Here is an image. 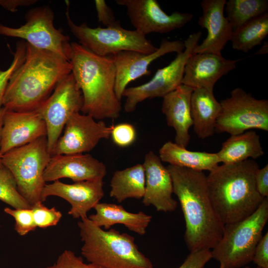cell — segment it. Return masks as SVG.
<instances>
[{"instance_id":"6da1fadb","label":"cell","mask_w":268,"mask_h":268,"mask_svg":"<svg viewBox=\"0 0 268 268\" xmlns=\"http://www.w3.org/2000/svg\"><path fill=\"white\" fill-rule=\"evenodd\" d=\"M184 214V240L190 252L213 249L223 235L224 224L210 201L203 171L169 165L166 167Z\"/></svg>"},{"instance_id":"7a4b0ae2","label":"cell","mask_w":268,"mask_h":268,"mask_svg":"<svg viewBox=\"0 0 268 268\" xmlns=\"http://www.w3.org/2000/svg\"><path fill=\"white\" fill-rule=\"evenodd\" d=\"M71 72L70 61L26 42L25 59L8 81L2 107L15 112L35 110Z\"/></svg>"},{"instance_id":"3957f363","label":"cell","mask_w":268,"mask_h":268,"mask_svg":"<svg viewBox=\"0 0 268 268\" xmlns=\"http://www.w3.org/2000/svg\"><path fill=\"white\" fill-rule=\"evenodd\" d=\"M259 168L257 162L249 159L218 165L206 176L210 201L224 225L246 218L262 202L264 198L255 184L256 173Z\"/></svg>"},{"instance_id":"277c9868","label":"cell","mask_w":268,"mask_h":268,"mask_svg":"<svg viewBox=\"0 0 268 268\" xmlns=\"http://www.w3.org/2000/svg\"><path fill=\"white\" fill-rule=\"evenodd\" d=\"M71 45V73L83 97L80 111L95 120L118 118L122 106L115 92L113 56L97 55L76 42Z\"/></svg>"},{"instance_id":"5b68a950","label":"cell","mask_w":268,"mask_h":268,"mask_svg":"<svg viewBox=\"0 0 268 268\" xmlns=\"http://www.w3.org/2000/svg\"><path fill=\"white\" fill-rule=\"evenodd\" d=\"M77 225L83 242L81 255L90 263L103 268H153L132 236L114 228L103 229L88 217Z\"/></svg>"},{"instance_id":"8992f818","label":"cell","mask_w":268,"mask_h":268,"mask_svg":"<svg viewBox=\"0 0 268 268\" xmlns=\"http://www.w3.org/2000/svg\"><path fill=\"white\" fill-rule=\"evenodd\" d=\"M268 219V198L240 221L224 225L223 235L211 251L212 258L225 268H239L252 262L256 247Z\"/></svg>"},{"instance_id":"52a82bcc","label":"cell","mask_w":268,"mask_h":268,"mask_svg":"<svg viewBox=\"0 0 268 268\" xmlns=\"http://www.w3.org/2000/svg\"><path fill=\"white\" fill-rule=\"evenodd\" d=\"M51 157L47 136L12 149L2 155L3 166L11 173L19 193L31 207L42 202L41 194L46 184L44 172Z\"/></svg>"},{"instance_id":"ba28073f","label":"cell","mask_w":268,"mask_h":268,"mask_svg":"<svg viewBox=\"0 0 268 268\" xmlns=\"http://www.w3.org/2000/svg\"><path fill=\"white\" fill-rule=\"evenodd\" d=\"M66 12L68 27L79 44L101 56H112L121 51H133L151 54L158 48L137 31L124 28L118 21L116 24L102 28H91L83 22L76 24L71 19L69 4Z\"/></svg>"},{"instance_id":"9c48e42d","label":"cell","mask_w":268,"mask_h":268,"mask_svg":"<svg viewBox=\"0 0 268 268\" xmlns=\"http://www.w3.org/2000/svg\"><path fill=\"white\" fill-rule=\"evenodd\" d=\"M54 13L48 5L33 8L25 15V23L17 28L0 24V35L19 38L33 47L54 53L70 61L69 37L54 24Z\"/></svg>"},{"instance_id":"30bf717a","label":"cell","mask_w":268,"mask_h":268,"mask_svg":"<svg viewBox=\"0 0 268 268\" xmlns=\"http://www.w3.org/2000/svg\"><path fill=\"white\" fill-rule=\"evenodd\" d=\"M220 103L215 132L234 135L253 129L268 131V100L257 99L238 87Z\"/></svg>"},{"instance_id":"8fae6325","label":"cell","mask_w":268,"mask_h":268,"mask_svg":"<svg viewBox=\"0 0 268 268\" xmlns=\"http://www.w3.org/2000/svg\"><path fill=\"white\" fill-rule=\"evenodd\" d=\"M201 31L190 34L184 41L185 49L167 66L157 69L148 82L136 86L127 88L123 97H126L124 110L134 111L137 105L147 99L163 97L182 84L187 62L200 39Z\"/></svg>"},{"instance_id":"7c38bea8","label":"cell","mask_w":268,"mask_h":268,"mask_svg":"<svg viewBox=\"0 0 268 268\" xmlns=\"http://www.w3.org/2000/svg\"><path fill=\"white\" fill-rule=\"evenodd\" d=\"M82 105L81 92L71 72L35 110L45 122L48 147L51 156L67 122L72 115L81 111Z\"/></svg>"},{"instance_id":"4fadbf2b","label":"cell","mask_w":268,"mask_h":268,"mask_svg":"<svg viewBox=\"0 0 268 268\" xmlns=\"http://www.w3.org/2000/svg\"><path fill=\"white\" fill-rule=\"evenodd\" d=\"M113 125L97 122L90 115L77 112L67 122L63 135L58 140L52 156L83 153L91 151L102 139L111 136Z\"/></svg>"},{"instance_id":"5bb4252c","label":"cell","mask_w":268,"mask_h":268,"mask_svg":"<svg viewBox=\"0 0 268 268\" xmlns=\"http://www.w3.org/2000/svg\"><path fill=\"white\" fill-rule=\"evenodd\" d=\"M127 8V13L135 30L145 36L151 33H166L190 22L192 13L175 11L165 13L156 0H116Z\"/></svg>"},{"instance_id":"9a60e30c","label":"cell","mask_w":268,"mask_h":268,"mask_svg":"<svg viewBox=\"0 0 268 268\" xmlns=\"http://www.w3.org/2000/svg\"><path fill=\"white\" fill-rule=\"evenodd\" d=\"M185 49L184 41L163 39L157 50L151 54L124 51L112 55L115 67V92L121 101L128 84L151 71L148 67L157 59L169 53H180Z\"/></svg>"},{"instance_id":"2e32d148","label":"cell","mask_w":268,"mask_h":268,"mask_svg":"<svg viewBox=\"0 0 268 268\" xmlns=\"http://www.w3.org/2000/svg\"><path fill=\"white\" fill-rule=\"evenodd\" d=\"M102 179L65 184L59 180L45 184L41 194L43 202L50 196H56L67 201L71 205L68 214L73 218L81 219L87 217V212L104 196Z\"/></svg>"},{"instance_id":"e0dca14e","label":"cell","mask_w":268,"mask_h":268,"mask_svg":"<svg viewBox=\"0 0 268 268\" xmlns=\"http://www.w3.org/2000/svg\"><path fill=\"white\" fill-rule=\"evenodd\" d=\"M43 136H47L46 125L36 110H5L0 140V151L2 154Z\"/></svg>"},{"instance_id":"ac0fdd59","label":"cell","mask_w":268,"mask_h":268,"mask_svg":"<svg viewBox=\"0 0 268 268\" xmlns=\"http://www.w3.org/2000/svg\"><path fill=\"white\" fill-rule=\"evenodd\" d=\"M145 172V191L142 202L152 205L158 211L175 210L178 202L172 198L173 184L171 175L159 156L153 151L147 153L142 164Z\"/></svg>"},{"instance_id":"d6986e66","label":"cell","mask_w":268,"mask_h":268,"mask_svg":"<svg viewBox=\"0 0 268 268\" xmlns=\"http://www.w3.org/2000/svg\"><path fill=\"white\" fill-rule=\"evenodd\" d=\"M102 162L89 154L55 155L44 172L45 182L68 178L74 182L102 179L107 174Z\"/></svg>"},{"instance_id":"ffe728a7","label":"cell","mask_w":268,"mask_h":268,"mask_svg":"<svg viewBox=\"0 0 268 268\" xmlns=\"http://www.w3.org/2000/svg\"><path fill=\"white\" fill-rule=\"evenodd\" d=\"M225 0H203L201 3L202 15L198 23L207 30V36L193 53H207L221 55L227 43L231 41L233 29L224 14Z\"/></svg>"},{"instance_id":"44dd1931","label":"cell","mask_w":268,"mask_h":268,"mask_svg":"<svg viewBox=\"0 0 268 268\" xmlns=\"http://www.w3.org/2000/svg\"><path fill=\"white\" fill-rule=\"evenodd\" d=\"M237 61L221 55L192 53L185 67L182 84L193 90L202 88L213 91L217 80L235 68Z\"/></svg>"},{"instance_id":"7402d4cb","label":"cell","mask_w":268,"mask_h":268,"mask_svg":"<svg viewBox=\"0 0 268 268\" xmlns=\"http://www.w3.org/2000/svg\"><path fill=\"white\" fill-rule=\"evenodd\" d=\"M193 89L181 84L163 97L162 112L167 125L175 131V143L187 148L191 139L189 130L193 126L190 101Z\"/></svg>"},{"instance_id":"603a6c76","label":"cell","mask_w":268,"mask_h":268,"mask_svg":"<svg viewBox=\"0 0 268 268\" xmlns=\"http://www.w3.org/2000/svg\"><path fill=\"white\" fill-rule=\"evenodd\" d=\"M96 213L88 218L95 225L108 230L116 224L124 225L129 230L140 235H144L152 216L142 211L132 213L122 205L99 202L93 208Z\"/></svg>"},{"instance_id":"cb8c5ba5","label":"cell","mask_w":268,"mask_h":268,"mask_svg":"<svg viewBox=\"0 0 268 268\" xmlns=\"http://www.w3.org/2000/svg\"><path fill=\"white\" fill-rule=\"evenodd\" d=\"M194 131L197 136L205 139L213 135L221 104L215 98L213 91L205 88L193 90L190 101Z\"/></svg>"},{"instance_id":"d4e9b609","label":"cell","mask_w":268,"mask_h":268,"mask_svg":"<svg viewBox=\"0 0 268 268\" xmlns=\"http://www.w3.org/2000/svg\"><path fill=\"white\" fill-rule=\"evenodd\" d=\"M159 157L169 165L200 171L209 172L220 163L216 153L190 151L171 141L161 147Z\"/></svg>"},{"instance_id":"484cf974","label":"cell","mask_w":268,"mask_h":268,"mask_svg":"<svg viewBox=\"0 0 268 268\" xmlns=\"http://www.w3.org/2000/svg\"><path fill=\"white\" fill-rule=\"evenodd\" d=\"M219 162L230 164L247 159H257L264 154L260 136L254 130L231 135L222 143L221 148L216 153Z\"/></svg>"},{"instance_id":"4316f807","label":"cell","mask_w":268,"mask_h":268,"mask_svg":"<svg viewBox=\"0 0 268 268\" xmlns=\"http://www.w3.org/2000/svg\"><path fill=\"white\" fill-rule=\"evenodd\" d=\"M110 186V196L118 202L131 198L142 199L145 191V172L142 164L115 171Z\"/></svg>"},{"instance_id":"83f0119b","label":"cell","mask_w":268,"mask_h":268,"mask_svg":"<svg viewBox=\"0 0 268 268\" xmlns=\"http://www.w3.org/2000/svg\"><path fill=\"white\" fill-rule=\"evenodd\" d=\"M268 34V12L246 23L233 31L232 48L247 53L261 44Z\"/></svg>"},{"instance_id":"f1b7e54d","label":"cell","mask_w":268,"mask_h":268,"mask_svg":"<svg viewBox=\"0 0 268 268\" xmlns=\"http://www.w3.org/2000/svg\"><path fill=\"white\" fill-rule=\"evenodd\" d=\"M224 9L233 32L243 25L268 12L267 0H229Z\"/></svg>"},{"instance_id":"f546056e","label":"cell","mask_w":268,"mask_h":268,"mask_svg":"<svg viewBox=\"0 0 268 268\" xmlns=\"http://www.w3.org/2000/svg\"><path fill=\"white\" fill-rule=\"evenodd\" d=\"M0 200L13 208H31L19 193L13 176L3 166L0 167Z\"/></svg>"},{"instance_id":"4dcf8cb0","label":"cell","mask_w":268,"mask_h":268,"mask_svg":"<svg viewBox=\"0 0 268 268\" xmlns=\"http://www.w3.org/2000/svg\"><path fill=\"white\" fill-rule=\"evenodd\" d=\"M31 209L37 227L46 228L56 226L62 217V213L55 207L48 208L41 201L33 205Z\"/></svg>"},{"instance_id":"1f68e13d","label":"cell","mask_w":268,"mask_h":268,"mask_svg":"<svg viewBox=\"0 0 268 268\" xmlns=\"http://www.w3.org/2000/svg\"><path fill=\"white\" fill-rule=\"evenodd\" d=\"M4 211L15 220L14 229L21 236H24L37 228L31 208H10L5 207Z\"/></svg>"},{"instance_id":"d6a6232c","label":"cell","mask_w":268,"mask_h":268,"mask_svg":"<svg viewBox=\"0 0 268 268\" xmlns=\"http://www.w3.org/2000/svg\"><path fill=\"white\" fill-rule=\"evenodd\" d=\"M26 55V42L17 43L13 61L8 68L0 69V107H2V100L8 81L15 69L23 63Z\"/></svg>"},{"instance_id":"836d02e7","label":"cell","mask_w":268,"mask_h":268,"mask_svg":"<svg viewBox=\"0 0 268 268\" xmlns=\"http://www.w3.org/2000/svg\"><path fill=\"white\" fill-rule=\"evenodd\" d=\"M46 268H103L97 265L83 262L81 257L77 256L70 250H64L53 265Z\"/></svg>"},{"instance_id":"e575fe53","label":"cell","mask_w":268,"mask_h":268,"mask_svg":"<svg viewBox=\"0 0 268 268\" xmlns=\"http://www.w3.org/2000/svg\"><path fill=\"white\" fill-rule=\"evenodd\" d=\"M111 136L114 143L120 147H127L134 143L136 138L134 127L129 123H121L113 127Z\"/></svg>"},{"instance_id":"d590c367","label":"cell","mask_w":268,"mask_h":268,"mask_svg":"<svg viewBox=\"0 0 268 268\" xmlns=\"http://www.w3.org/2000/svg\"><path fill=\"white\" fill-rule=\"evenodd\" d=\"M212 259L210 250H202L190 252L184 263L178 268H203Z\"/></svg>"},{"instance_id":"8d00e7d4","label":"cell","mask_w":268,"mask_h":268,"mask_svg":"<svg viewBox=\"0 0 268 268\" xmlns=\"http://www.w3.org/2000/svg\"><path fill=\"white\" fill-rule=\"evenodd\" d=\"M252 262L258 267L268 268V232L262 237L258 243Z\"/></svg>"},{"instance_id":"74e56055","label":"cell","mask_w":268,"mask_h":268,"mask_svg":"<svg viewBox=\"0 0 268 268\" xmlns=\"http://www.w3.org/2000/svg\"><path fill=\"white\" fill-rule=\"evenodd\" d=\"M94 3L99 22L108 27L116 24L118 21L116 19L112 9L105 0H96Z\"/></svg>"},{"instance_id":"f35d334b","label":"cell","mask_w":268,"mask_h":268,"mask_svg":"<svg viewBox=\"0 0 268 268\" xmlns=\"http://www.w3.org/2000/svg\"><path fill=\"white\" fill-rule=\"evenodd\" d=\"M255 184L259 194L264 198L268 197V165L259 168L255 175Z\"/></svg>"},{"instance_id":"ab89813d","label":"cell","mask_w":268,"mask_h":268,"mask_svg":"<svg viewBox=\"0 0 268 268\" xmlns=\"http://www.w3.org/2000/svg\"><path fill=\"white\" fill-rule=\"evenodd\" d=\"M37 2V0H0V5L11 12H14L20 6H28Z\"/></svg>"},{"instance_id":"60d3db41","label":"cell","mask_w":268,"mask_h":268,"mask_svg":"<svg viewBox=\"0 0 268 268\" xmlns=\"http://www.w3.org/2000/svg\"><path fill=\"white\" fill-rule=\"evenodd\" d=\"M5 109L3 107H0V140L1 138V132L3 126V115Z\"/></svg>"},{"instance_id":"b9f144b4","label":"cell","mask_w":268,"mask_h":268,"mask_svg":"<svg viewBox=\"0 0 268 268\" xmlns=\"http://www.w3.org/2000/svg\"><path fill=\"white\" fill-rule=\"evenodd\" d=\"M268 53V42L265 43L256 54H264Z\"/></svg>"},{"instance_id":"7bdbcfd3","label":"cell","mask_w":268,"mask_h":268,"mask_svg":"<svg viewBox=\"0 0 268 268\" xmlns=\"http://www.w3.org/2000/svg\"><path fill=\"white\" fill-rule=\"evenodd\" d=\"M2 155V154L0 151V167L3 166V165L2 164V161H1Z\"/></svg>"},{"instance_id":"ee69618b","label":"cell","mask_w":268,"mask_h":268,"mask_svg":"<svg viewBox=\"0 0 268 268\" xmlns=\"http://www.w3.org/2000/svg\"><path fill=\"white\" fill-rule=\"evenodd\" d=\"M250 268V267H248V266H246V267H243V268ZM256 268H260V267H257Z\"/></svg>"},{"instance_id":"f6af8a7d","label":"cell","mask_w":268,"mask_h":268,"mask_svg":"<svg viewBox=\"0 0 268 268\" xmlns=\"http://www.w3.org/2000/svg\"><path fill=\"white\" fill-rule=\"evenodd\" d=\"M219 268H225L223 265L220 264Z\"/></svg>"}]
</instances>
